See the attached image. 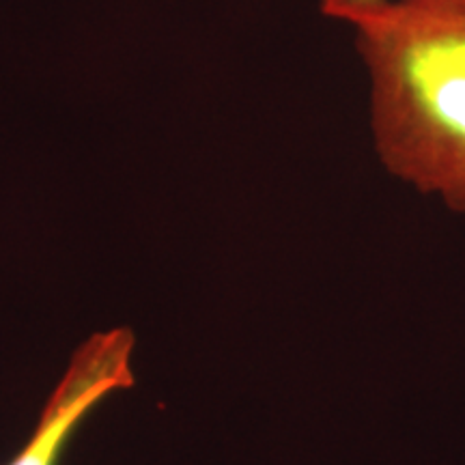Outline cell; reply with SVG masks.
I'll use <instances>...</instances> for the list:
<instances>
[{"mask_svg":"<svg viewBox=\"0 0 465 465\" xmlns=\"http://www.w3.org/2000/svg\"><path fill=\"white\" fill-rule=\"evenodd\" d=\"M392 177L465 213V0H380L342 20Z\"/></svg>","mask_w":465,"mask_h":465,"instance_id":"6da1fadb","label":"cell"},{"mask_svg":"<svg viewBox=\"0 0 465 465\" xmlns=\"http://www.w3.org/2000/svg\"><path fill=\"white\" fill-rule=\"evenodd\" d=\"M136 336L130 328L95 332L74 351L67 371L45 401L37 427L7 465H56L75 427L100 401L136 383Z\"/></svg>","mask_w":465,"mask_h":465,"instance_id":"7a4b0ae2","label":"cell"},{"mask_svg":"<svg viewBox=\"0 0 465 465\" xmlns=\"http://www.w3.org/2000/svg\"><path fill=\"white\" fill-rule=\"evenodd\" d=\"M375 3H380V0H319V9H322V14L325 17H330V20L342 22L347 15L371 7V5Z\"/></svg>","mask_w":465,"mask_h":465,"instance_id":"3957f363","label":"cell"}]
</instances>
